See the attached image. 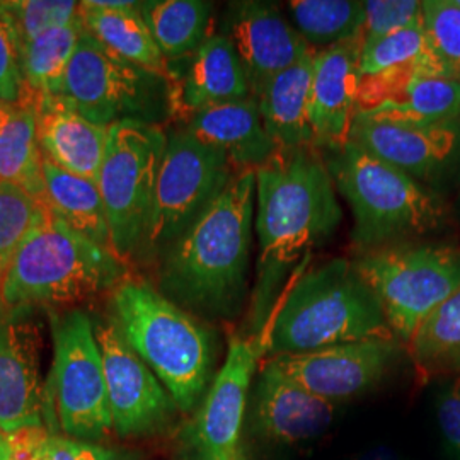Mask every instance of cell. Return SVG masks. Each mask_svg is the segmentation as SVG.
Listing matches in <instances>:
<instances>
[{"label":"cell","instance_id":"1","mask_svg":"<svg viewBox=\"0 0 460 460\" xmlns=\"http://www.w3.org/2000/svg\"><path fill=\"white\" fill-rule=\"evenodd\" d=\"M343 218L323 152L283 150L256 171L254 230L260 243L251 304V336L266 328L283 279L314 246L328 241Z\"/></svg>","mask_w":460,"mask_h":460},{"label":"cell","instance_id":"11","mask_svg":"<svg viewBox=\"0 0 460 460\" xmlns=\"http://www.w3.org/2000/svg\"><path fill=\"white\" fill-rule=\"evenodd\" d=\"M235 169L227 155L184 127L167 133L144 258H161L218 197Z\"/></svg>","mask_w":460,"mask_h":460},{"label":"cell","instance_id":"10","mask_svg":"<svg viewBox=\"0 0 460 460\" xmlns=\"http://www.w3.org/2000/svg\"><path fill=\"white\" fill-rule=\"evenodd\" d=\"M55 357L45 385V410L66 437L99 440L113 429L106 378L93 317L74 309L51 314Z\"/></svg>","mask_w":460,"mask_h":460},{"label":"cell","instance_id":"24","mask_svg":"<svg viewBox=\"0 0 460 460\" xmlns=\"http://www.w3.org/2000/svg\"><path fill=\"white\" fill-rule=\"evenodd\" d=\"M142 2H81L84 31L116 57L169 79V64L140 13Z\"/></svg>","mask_w":460,"mask_h":460},{"label":"cell","instance_id":"21","mask_svg":"<svg viewBox=\"0 0 460 460\" xmlns=\"http://www.w3.org/2000/svg\"><path fill=\"white\" fill-rule=\"evenodd\" d=\"M349 140L412 178H425L459 147V123L412 125L357 115Z\"/></svg>","mask_w":460,"mask_h":460},{"label":"cell","instance_id":"6","mask_svg":"<svg viewBox=\"0 0 460 460\" xmlns=\"http://www.w3.org/2000/svg\"><path fill=\"white\" fill-rule=\"evenodd\" d=\"M329 172L355 218L351 241L357 252L402 243L437 229L442 201L408 172L384 163L355 142L328 152Z\"/></svg>","mask_w":460,"mask_h":460},{"label":"cell","instance_id":"38","mask_svg":"<svg viewBox=\"0 0 460 460\" xmlns=\"http://www.w3.org/2000/svg\"><path fill=\"white\" fill-rule=\"evenodd\" d=\"M14 457L21 460H121L110 448L62 435L40 438L30 454Z\"/></svg>","mask_w":460,"mask_h":460},{"label":"cell","instance_id":"16","mask_svg":"<svg viewBox=\"0 0 460 460\" xmlns=\"http://www.w3.org/2000/svg\"><path fill=\"white\" fill-rule=\"evenodd\" d=\"M357 115L412 125L457 123L460 83L425 75L412 68L362 77Z\"/></svg>","mask_w":460,"mask_h":460},{"label":"cell","instance_id":"30","mask_svg":"<svg viewBox=\"0 0 460 460\" xmlns=\"http://www.w3.org/2000/svg\"><path fill=\"white\" fill-rule=\"evenodd\" d=\"M395 68H412L425 75L450 79L442 62L429 47L423 17L406 28L362 45L358 62L362 77H372Z\"/></svg>","mask_w":460,"mask_h":460},{"label":"cell","instance_id":"42","mask_svg":"<svg viewBox=\"0 0 460 460\" xmlns=\"http://www.w3.org/2000/svg\"><path fill=\"white\" fill-rule=\"evenodd\" d=\"M456 4H457V5L460 7V0H456Z\"/></svg>","mask_w":460,"mask_h":460},{"label":"cell","instance_id":"3","mask_svg":"<svg viewBox=\"0 0 460 460\" xmlns=\"http://www.w3.org/2000/svg\"><path fill=\"white\" fill-rule=\"evenodd\" d=\"M263 332L270 358L370 338H395L376 292L346 258L329 260L294 277Z\"/></svg>","mask_w":460,"mask_h":460},{"label":"cell","instance_id":"33","mask_svg":"<svg viewBox=\"0 0 460 460\" xmlns=\"http://www.w3.org/2000/svg\"><path fill=\"white\" fill-rule=\"evenodd\" d=\"M45 210L41 201L11 182L0 181V279Z\"/></svg>","mask_w":460,"mask_h":460},{"label":"cell","instance_id":"28","mask_svg":"<svg viewBox=\"0 0 460 460\" xmlns=\"http://www.w3.org/2000/svg\"><path fill=\"white\" fill-rule=\"evenodd\" d=\"M140 13L167 64L190 58L210 34V2L150 0L140 4Z\"/></svg>","mask_w":460,"mask_h":460},{"label":"cell","instance_id":"19","mask_svg":"<svg viewBox=\"0 0 460 460\" xmlns=\"http://www.w3.org/2000/svg\"><path fill=\"white\" fill-rule=\"evenodd\" d=\"M229 24V38L256 99L275 75L315 51L277 7L261 2L234 4Z\"/></svg>","mask_w":460,"mask_h":460},{"label":"cell","instance_id":"25","mask_svg":"<svg viewBox=\"0 0 460 460\" xmlns=\"http://www.w3.org/2000/svg\"><path fill=\"white\" fill-rule=\"evenodd\" d=\"M314 55L315 51L279 72L264 85L258 98L264 128L277 147L283 150L313 147L307 108Z\"/></svg>","mask_w":460,"mask_h":460},{"label":"cell","instance_id":"36","mask_svg":"<svg viewBox=\"0 0 460 460\" xmlns=\"http://www.w3.org/2000/svg\"><path fill=\"white\" fill-rule=\"evenodd\" d=\"M22 94V40L13 13L0 2V101L19 102Z\"/></svg>","mask_w":460,"mask_h":460},{"label":"cell","instance_id":"8","mask_svg":"<svg viewBox=\"0 0 460 460\" xmlns=\"http://www.w3.org/2000/svg\"><path fill=\"white\" fill-rule=\"evenodd\" d=\"M353 266L376 292L402 345L460 288V247L454 244L402 241L358 252Z\"/></svg>","mask_w":460,"mask_h":460},{"label":"cell","instance_id":"17","mask_svg":"<svg viewBox=\"0 0 460 460\" xmlns=\"http://www.w3.org/2000/svg\"><path fill=\"white\" fill-rule=\"evenodd\" d=\"M28 313L0 302V428L9 435L41 427L45 416L38 332Z\"/></svg>","mask_w":460,"mask_h":460},{"label":"cell","instance_id":"14","mask_svg":"<svg viewBox=\"0 0 460 460\" xmlns=\"http://www.w3.org/2000/svg\"><path fill=\"white\" fill-rule=\"evenodd\" d=\"M93 323L113 429L121 437H138L164 427L176 404L161 380L125 341L111 315L93 319Z\"/></svg>","mask_w":460,"mask_h":460},{"label":"cell","instance_id":"34","mask_svg":"<svg viewBox=\"0 0 460 460\" xmlns=\"http://www.w3.org/2000/svg\"><path fill=\"white\" fill-rule=\"evenodd\" d=\"M423 26L433 53L450 79L460 83V7L456 0H425Z\"/></svg>","mask_w":460,"mask_h":460},{"label":"cell","instance_id":"15","mask_svg":"<svg viewBox=\"0 0 460 460\" xmlns=\"http://www.w3.org/2000/svg\"><path fill=\"white\" fill-rule=\"evenodd\" d=\"M249 402L252 431L264 442L279 447L317 440L336 418V404L300 387L271 360L260 367Z\"/></svg>","mask_w":460,"mask_h":460},{"label":"cell","instance_id":"32","mask_svg":"<svg viewBox=\"0 0 460 460\" xmlns=\"http://www.w3.org/2000/svg\"><path fill=\"white\" fill-rule=\"evenodd\" d=\"M287 7L296 33L315 51L360 38L365 19L363 2L292 0Z\"/></svg>","mask_w":460,"mask_h":460},{"label":"cell","instance_id":"26","mask_svg":"<svg viewBox=\"0 0 460 460\" xmlns=\"http://www.w3.org/2000/svg\"><path fill=\"white\" fill-rule=\"evenodd\" d=\"M43 161L33 102L0 101V181L43 203Z\"/></svg>","mask_w":460,"mask_h":460},{"label":"cell","instance_id":"9","mask_svg":"<svg viewBox=\"0 0 460 460\" xmlns=\"http://www.w3.org/2000/svg\"><path fill=\"white\" fill-rule=\"evenodd\" d=\"M60 96L93 123L161 125L169 110L167 81L116 57L84 31Z\"/></svg>","mask_w":460,"mask_h":460},{"label":"cell","instance_id":"27","mask_svg":"<svg viewBox=\"0 0 460 460\" xmlns=\"http://www.w3.org/2000/svg\"><path fill=\"white\" fill-rule=\"evenodd\" d=\"M43 205L49 214L60 218L70 229L79 232L89 241L111 249L108 218L98 182L74 176L47 159L43 161Z\"/></svg>","mask_w":460,"mask_h":460},{"label":"cell","instance_id":"31","mask_svg":"<svg viewBox=\"0 0 460 460\" xmlns=\"http://www.w3.org/2000/svg\"><path fill=\"white\" fill-rule=\"evenodd\" d=\"M408 346L423 376H460V288L428 315Z\"/></svg>","mask_w":460,"mask_h":460},{"label":"cell","instance_id":"20","mask_svg":"<svg viewBox=\"0 0 460 460\" xmlns=\"http://www.w3.org/2000/svg\"><path fill=\"white\" fill-rule=\"evenodd\" d=\"M188 60L182 74L169 70L167 87L172 118L186 123L203 110L252 96L229 34H208Z\"/></svg>","mask_w":460,"mask_h":460},{"label":"cell","instance_id":"40","mask_svg":"<svg viewBox=\"0 0 460 460\" xmlns=\"http://www.w3.org/2000/svg\"><path fill=\"white\" fill-rule=\"evenodd\" d=\"M353 460H404L394 448L387 445H378V447H370L367 450L360 452Z\"/></svg>","mask_w":460,"mask_h":460},{"label":"cell","instance_id":"41","mask_svg":"<svg viewBox=\"0 0 460 460\" xmlns=\"http://www.w3.org/2000/svg\"><path fill=\"white\" fill-rule=\"evenodd\" d=\"M14 454H16V448H14L13 435L5 433L0 428V460H13L14 459Z\"/></svg>","mask_w":460,"mask_h":460},{"label":"cell","instance_id":"7","mask_svg":"<svg viewBox=\"0 0 460 460\" xmlns=\"http://www.w3.org/2000/svg\"><path fill=\"white\" fill-rule=\"evenodd\" d=\"M165 144L167 132L159 125L121 121L108 128L98 188L111 249L123 264L144 258Z\"/></svg>","mask_w":460,"mask_h":460},{"label":"cell","instance_id":"29","mask_svg":"<svg viewBox=\"0 0 460 460\" xmlns=\"http://www.w3.org/2000/svg\"><path fill=\"white\" fill-rule=\"evenodd\" d=\"M84 33L83 19L49 30L22 45L24 94L21 101L60 96L66 70Z\"/></svg>","mask_w":460,"mask_h":460},{"label":"cell","instance_id":"23","mask_svg":"<svg viewBox=\"0 0 460 460\" xmlns=\"http://www.w3.org/2000/svg\"><path fill=\"white\" fill-rule=\"evenodd\" d=\"M184 128L203 144L222 150L235 171H258L279 150L264 128L254 96L203 110Z\"/></svg>","mask_w":460,"mask_h":460},{"label":"cell","instance_id":"2","mask_svg":"<svg viewBox=\"0 0 460 460\" xmlns=\"http://www.w3.org/2000/svg\"><path fill=\"white\" fill-rule=\"evenodd\" d=\"M256 171H237L197 222L159 258V290L191 311L237 315L247 294Z\"/></svg>","mask_w":460,"mask_h":460},{"label":"cell","instance_id":"35","mask_svg":"<svg viewBox=\"0 0 460 460\" xmlns=\"http://www.w3.org/2000/svg\"><path fill=\"white\" fill-rule=\"evenodd\" d=\"M5 4L16 19L22 45L81 16V2L74 0H9Z\"/></svg>","mask_w":460,"mask_h":460},{"label":"cell","instance_id":"13","mask_svg":"<svg viewBox=\"0 0 460 460\" xmlns=\"http://www.w3.org/2000/svg\"><path fill=\"white\" fill-rule=\"evenodd\" d=\"M401 357L402 343L397 338H370L268 360L311 394L338 404L376 389Z\"/></svg>","mask_w":460,"mask_h":460},{"label":"cell","instance_id":"43","mask_svg":"<svg viewBox=\"0 0 460 460\" xmlns=\"http://www.w3.org/2000/svg\"><path fill=\"white\" fill-rule=\"evenodd\" d=\"M13 460H21V459H17V457H14V459H13Z\"/></svg>","mask_w":460,"mask_h":460},{"label":"cell","instance_id":"4","mask_svg":"<svg viewBox=\"0 0 460 460\" xmlns=\"http://www.w3.org/2000/svg\"><path fill=\"white\" fill-rule=\"evenodd\" d=\"M111 317L182 412L205 397L215 370V336L144 279L127 275L111 292Z\"/></svg>","mask_w":460,"mask_h":460},{"label":"cell","instance_id":"18","mask_svg":"<svg viewBox=\"0 0 460 460\" xmlns=\"http://www.w3.org/2000/svg\"><path fill=\"white\" fill-rule=\"evenodd\" d=\"M360 49L362 40L353 38L314 55L307 116L319 152H336L349 142L362 81Z\"/></svg>","mask_w":460,"mask_h":460},{"label":"cell","instance_id":"12","mask_svg":"<svg viewBox=\"0 0 460 460\" xmlns=\"http://www.w3.org/2000/svg\"><path fill=\"white\" fill-rule=\"evenodd\" d=\"M266 355V334H232L227 355L203 397L190 428V444L199 460H241V438L252 382Z\"/></svg>","mask_w":460,"mask_h":460},{"label":"cell","instance_id":"22","mask_svg":"<svg viewBox=\"0 0 460 460\" xmlns=\"http://www.w3.org/2000/svg\"><path fill=\"white\" fill-rule=\"evenodd\" d=\"M33 104L43 157L74 176L98 182L108 128L87 119L62 96L34 99Z\"/></svg>","mask_w":460,"mask_h":460},{"label":"cell","instance_id":"5","mask_svg":"<svg viewBox=\"0 0 460 460\" xmlns=\"http://www.w3.org/2000/svg\"><path fill=\"white\" fill-rule=\"evenodd\" d=\"M127 275L111 249L45 210L0 279V302L13 309L75 304L113 292Z\"/></svg>","mask_w":460,"mask_h":460},{"label":"cell","instance_id":"37","mask_svg":"<svg viewBox=\"0 0 460 460\" xmlns=\"http://www.w3.org/2000/svg\"><path fill=\"white\" fill-rule=\"evenodd\" d=\"M363 9L362 45L406 28L423 17V2L418 0H367Z\"/></svg>","mask_w":460,"mask_h":460},{"label":"cell","instance_id":"39","mask_svg":"<svg viewBox=\"0 0 460 460\" xmlns=\"http://www.w3.org/2000/svg\"><path fill=\"white\" fill-rule=\"evenodd\" d=\"M435 418L445 448L460 460V376L447 382L435 399Z\"/></svg>","mask_w":460,"mask_h":460}]
</instances>
